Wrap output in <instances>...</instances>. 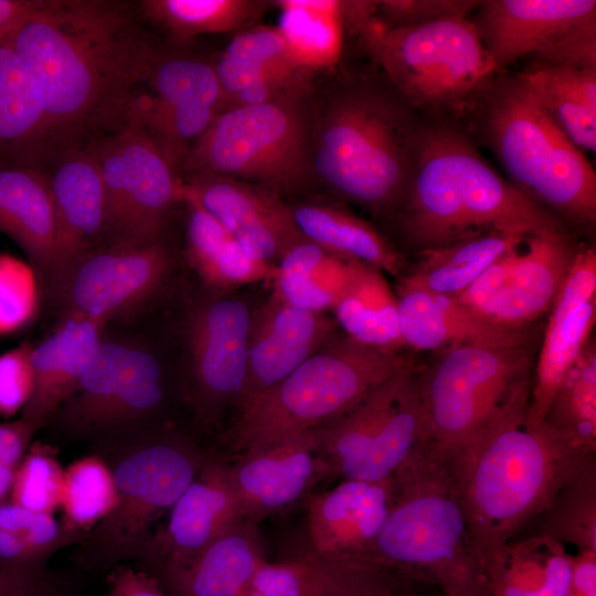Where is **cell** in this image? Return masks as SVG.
Masks as SVG:
<instances>
[{
	"instance_id": "1",
	"label": "cell",
	"mask_w": 596,
	"mask_h": 596,
	"mask_svg": "<svg viewBox=\"0 0 596 596\" xmlns=\"http://www.w3.org/2000/svg\"><path fill=\"white\" fill-rule=\"evenodd\" d=\"M8 42L30 77L56 160L127 126L160 53L131 6L117 0H42Z\"/></svg>"
},
{
	"instance_id": "2",
	"label": "cell",
	"mask_w": 596,
	"mask_h": 596,
	"mask_svg": "<svg viewBox=\"0 0 596 596\" xmlns=\"http://www.w3.org/2000/svg\"><path fill=\"white\" fill-rule=\"evenodd\" d=\"M312 187L395 216L406 193L423 121L381 73L336 65L306 91Z\"/></svg>"
},
{
	"instance_id": "3",
	"label": "cell",
	"mask_w": 596,
	"mask_h": 596,
	"mask_svg": "<svg viewBox=\"0 0 596 596\" xmlns=\"http://www.w3.org/2000/svg\"><path fill=\"white\" fill-rule=\"evenodd\" d=\"M530 386L524 384L478 434L443 458L483 573L596 453L545 422L529 426Z\"/></svg>"
},
{
	"instance_id": "4",
	"label": "cell",
	"mask_w": 596,
	"mask_h": 596,
	"mask_svg": "<svg viewBox=\"0 0 596 596\" xmlns=\"http://www.w3.org/2000/svg\"><path fill=\"white\" fill-rule=\"evenodd\" d=\"M395 216L418 253L488 232L519 236L566 232L482 157L451 118L423 121L416 163Z\"/></svg>"
},
{
	"instance_id": "5",
	"label": "cell",
	"mask_w": 596,
	"mask_h": 596,
	"mask_svg": "<svg viewBox=\"0 0 596 596\" xmlns=\"http://www.w3.org/2000/svg\"><path fill=\"white\" fill-rule=\"evenodd\" d=\"M464 116L507 180L530 200L583 228L596 223V174L520 75L499 71Z\"/></svg>"
},
{
	"instance_id": "6",
	"label": "cell",
	"mask_w": 596,
	"mask_h": 596,
	"mask_svg": "<svg viewBox=\"0 0 596 596\" xmlns=\"http://www.w3.org/2000/svg\"><path fill=\"white\" fill-rule=\"evenodd\" d=\"M393 500L369 562L443 596H488L485 573L444 460L423 445L393 475Z\"/></svg>"
},
{
	"instance_id": "7",
	"label": "cell",
	"mask_w": 596,
	"mask_h": 596,
	"mask_svg": "<svg viewBox=\"0 0 596 596\" xmlns=\"http://www.w3.org/2000/svg\"><path fill=\"white\" fill-rule=\"evenodd\" d=\"M413 362L400 351L375 349L337 336L238 411L233 445L243 453L317 429L350 411Z\"/></svg>"
},
{
	"instance_id": "8",
	"label": "cell",
	"mask_w": 596,
	"mask_h": 596,
	"mask_svg": "<svg viewBox=\"0 0 596 596\" xmlns=\"http://www.w3.org/2000/svg\"><path fill=\"white\" fill-rule=\"evenodd\" d=\"M309 82L263 104L226 105L189 150L180 175L230 178L281 199L312 188L306 108Z\"/></svg>"
},
{
	"instance_id": "9",
	"label": "cell",
	"mask_w": 596,
	"mask_h": 596,
	"mask_svg": "<svg viewBox=\"0 0 596 596\" xmlns=\"http://www.w3.org/2000/svg\"><path fill=\"white\" fill-rule=\"evenodd\" d=\"M373 62L416 113L434 118L464 115L499 72L468 18L389 30Z\"/></svg>"
},
{
	"instance_id": "10",
	"label": "cell",
	"mask_w": 596,
	"mask_h": 596,
	"mask_svg": "<svg viewBox=\"0 0 596 596\" xmlns=\"http://www.w3.org/2000/svg\"><path fill=\"white\" fill-rule=\"evenodd\" d=\"M531 365L529 345H465L439 352L416 375L422 445L445 458L466 444L531 382Z\"/></svg>"
},
{
	"instance_id": "11",
	"label": "cell",
	"mask_w": 596,
	"mask_h": 596,
	"mask_svg": "<svg viewBox=\"0 0 596 596\" xmlns=\"http://www.w3.org/2000/svg\"><path fill=\"white\" fill-rule=\"evenodd\" d=\"M117 501L111 512L78 542L89 568L136 563L155 522L169 512L198 475L203 459L187 444L169 438L134 440L108 462Z\"/></svg>"
},
{
	"instance_id": "12",
	"label": "cell",
	"mask_w": 596,
	"mask_h": 596,
	"mask_svg": "<svg viewBox=\"0 0 596 596\" xmlns=\"http://www.w3.org/2000/svg\"><path fill=\"white\" fill-rule=\"evenodd\" d=\"M413 363L336 419L317 428L327 475L382 481L423 441V412Z\"/></svg>"
},
{
	"instance_id": "13",
	"label": "cell",
	"mask_w": 596,
	"mask_h": 596,
	"mask_svg": "<svg viewBox=\"0 0 596 596\" xmlns=\"http://www.w3.org/2000/svg\"><path fill=\"white\" fill-rule=\"evenodd\" d=\"M106 200V244L162 237L182 200V179L153 140L135 126L92 141Z\"/></svg>"
},
{
	"instance_id": "14",
	"label": "cell",
	"mask_w": 596,
	"mask_h": 596,
	"mask_svg": "<svg viewBox=\"0 0 596 596\" xmlns=\"http://www.w3.org/2000/svg\"><path fill=\"white\" fill-rule=\"evenodd\" d=\"M578 248L567 232L526 236L455 297L497 324L528 328L551 309Z\"/></svg>"
},
{
	"instance_id": "15",
	"label": "cell",
	"mask_w": 596,
	"mask_h": 596,
	"mask_svg": "<svg viewBox=\"0 0 596 596\" xmlns=\"http://www.w3.org/2000/svg\"><path fill=\"white\" fill-rule=\"evenodd\" d=\"M225 106L213 63L160 51L127 126L148 135L180 173L191 147Z\"/></svg>"
},
{
	"instance_id": "16",
	"label": "cell",
	"mask_w": 596,
	"mask_h": 596,
	"mask_svg": "<svg viewBox=\"0 0 596 596\" xmlns=\"http://www.w3.org/2000/svg\"><path fill=\"white\" fill-rule=\"evenodd\" d=\"M163 396L161 365L151 352L102 340L61 411L75 432H111L146 418Z\"/></svg>"
},
{
	"instance_id": "17",
	"label": "cell",
	"mask_w": 596,
	"mask_h": 596,
	"mask_svg": "<svg viewBox=\"0 0 596 596\" xmlns=\"http://www.w3.org/2000/svg\"><path fill=\"white\" fill-rule=\"evenodd\" d=\"M171 266V252L162 237L148 243L106 244L82 256L56 289L68 316L106 323L153 296Z\"/></svg>"
},
{
	"instance_id": "18",
	"label": "cell",
	"mask_w": 596,
	"mask_h": 596,
	"mask_svg": "<svg viewBox=\"0 0 596 596\" xmlns=\"http://www.w3.org/2000/svg\"><path fill=\"white\" fill-rule=\"evenodd\" d=\"M252 313L235 298L199 304L188 320V347L194 397L205 416L237 406L246 377Z\"/></svg>"
},
{
	"instance_id": "19",
	"label": "cell",
	"mask_w": 596,
	"mask_h": 596,
	"mask_svg": "<svg viewBox=\"0 0 596 596\" xmlns=\"http://www.w3.org/2000/svg\"><path fill=\"white\" fill-rule=\"evenodd\" d=\"M241 520L228 466L203 460L164 526L151 535L134 564L157 576L191 560Z\"/></svg>"
},
{
	"instance_id": "20",
	"label": "cell",
	"mask_w": 596,
	"mask_h": 596,
	"mask_svg": "<svg viewBox=\"0 0 596 596\" xmlns=\"http://www.w3.org/2000/svg\"><path fill=\"white\" fill-rule=\"evenodd\" d=\"M550 318L531 379L526 421L540 426L564 376L590 334L596 319V252L579 247L551 307Z\"/></svg>"
},
{
	"instance_id": "21",
	"label": "cell",
	"mask_w": 596,
	"mask_h": 596,
	"mask_svg": "<svg viewBox=\"0 0 596 596\" xmlns=\"http://www.w3.org/2000/svg\"><path fill=\"white\" fill-rule=\"evenodd\" d=\"M337 336L336 322L324 312L295 307L272 294L252 313L238 411L281 382Z\"/></svg>"
},
{
	"instance_id": "22",
	"label": "cell",
	"mask_w": 596,
	"mask_h": 596,
	"mask_svg": "<svg viewBox=\"0 0 596 596\" xmlns=\"http://www.w3.org/2000/svg\"><path fill=\"white\" fill-rule=\"evenodd\" d=\"M184 192L213 215L252 257L270 266L305 237L289 203L258 185L222 177L182 179Z\"/></svg>"
},
{
	"instance_id": "23",
	"label": "cell",
	"mask_w": 596,
	"mask_h": 596,
	"mask_svg": "<svg viewBox=\"0 0 596 596\" xmlns=\"http://www.w3.org/2000/svg\"><path fill=\"white\" fill-rule=\"evenodd\" d=\"M471 21L498 71L535 60L578 25L596 19L594 0H486Z\"/></svg>"
},
{
	"instance_id": "24",
	"label": "cell",
	"mask_w": 596,
	"mask_h": 596,
	"mask_svg": "<svg viewBox=\"0 0 596 596\" xmlns=\"http://www.w3.org/2000/svg\"><path fill=\"white\" fill-rule=\"evenodd\" d=\"M228 469L242 518L251 521L291 505L326 475L317 429L243 451Z\"/></svg>"
},
{
	"instance_id": "25",
	"label": "cell",
	"mask_w": 596,
	"mask_h": 596,
	"mask_svg": "<svg viewBox=\"0 0 596 596\" xmlns=\"http://www.w3.org/2000/svg\"><path fill=\"white\" fill-rule=\"evenodd\" d=\"M57 237L49 280L55 288L85 254L105 245L106 200L93 142L66 152L47 171Z\"/></svg>"
},
{
	"instance_id": "26",
	"label": "cell",
	"mask_w": 596,
	"mask_h": 596,
	"mask_svg": "<svg viewBox=\"0 0 596 596\" xmlns=\"http://www.w3.org/2000/svg\"><path fill=\"white\" fill-rule=\"evenodd\" d=\"M393 476L382 481L342 479L307 504L312 552L369 562L393 500Z\"/></svg>"
},
{
	"instance_id": "27",
	"label": "cell",
	"mask_w": 596,
	"mask_h": 596,
	"mask_svg": "<svg viewBox=\"0 0 596 596\" xmlns=\"http://www.w3.org/2000/svg\"><path fill=\"white\" fill-rule=\"evenodd\" d=\"M396 298L402 340L413 349L441 352L465 345H529L528 328L497 324L455 296L436 294L401 279Z\"/></svg>"
},
{
	"instance_id": "28",
	"label": "cell",
	"mask_w": 596,
	"mask_h": 596,
	"mask_svg": "<svg viewBox=\"0 0 596 596\" xmlns=\"http://www.w3.org/2000/svg\"><path fill=\"white\" fill-rule=\"evenodd\" d=\"M395 575L360 560L310 553L259 566L243 596H393Z\"/></svg>"
},
{
	"instance_id": "29",
	"label": "cell",
	"mask_w": 596,
	"mask_h": 596,
	"mask_svg": "<svg viewBox=\"0 0 596 596\" xmlns=\"http://www.w3.org/2000/svg\"><path fill=\"white\" fill-rule=\"evenodd\" d=\"M104 326L96 319L68 316L52 334L33 347V391L22 409L23 419L40 428L61 409L102 342Z\"/></svg>"
},
{
	"instance_id": "30",
	"label": "cell",
	"mask_w": 596,
	"mask_h": 596,
	"mask_svg": "<svg viewBox=\"0 0 596 596\" xmlns=\"http://www.w3.org/2000/svg\"><path fill=\"white\" fill-rule=\"evenodd\" d=\"M56 160L30 77L8 42H0V170L46 172Z\"/></svg>"
},
{
	"instance_id": "31",
	"label": "cell",
	"mask_w": 596,
	"mask_h": 596,
	"mask_svg": "<svg viewBox=\"0 0 596 596\" xmlns=\"http://www.w3.org/2000/svg\"><path fill=\"white\" fill-rule=\"evenodd\" d=\"M253 522L238 521L191 560L156 577L172 596H243L265 562Z\"/></svg>"
},
{
	"instance_id": "32",
	"label": "cell",
	"mask_w": 596,
	"mask_h": 596,
	"mask_svg": "<svg viewBox=\"0 0 596 596\" xmlns=\"http://www.w3.org/2000/svg\"><path fill=\"white\" fill-rule=\"evenodd\" d=\"M0 232L25 252L35 273L50 277L56 251L57 222L46 172L0 170Z\"/></svg>"
},
{
	"instance_id": "33",
	"label": "cell",
	"mask_w": 596,
	"mask_h": 596,
	"mask_svg": "<svg viewBox=\"0 0 596 596\" xmlns=\"http://www.w3.org/2000/svg\"><path fill=\"white\" fill-rule=\"evenodd\" d=\"M292 219L305 238L340 256L402 278L407 265L397 249L368 221L330 202L289 204Z\"/></svg>"
},
{
	"instance_id": "34",
	"label": "cell",
	"mask_w": 596,
	"mask_h": 596,
	"mask_svg": "<svg viewBox=\"0 0 596 596\" xmlns=\"http://www.w3.org/2000/svg\"><path fill=\"white\" fill-rule=\"evenodd\" d=\"M572 555L542 535L505 544L485 571L488 596H567Z\"/></svg>"
},
{
	"instance_id": "35",
	"label": "cell",
	"mask_w": 596,
	"mask_h": 596,
	"mask_svg": "<svg viewBox=\"0 0 596 596\" xmlns=\"http://www.w3.org/2000/svg\"><path fill=\"white\" fill-rule=\"evenodd\" d=\"M540 106L579 149H596V68L531 65L520 73Z\"/></svg>"
},
{
	"instance_id": "36",
	"label": "cell",
	"mask_w": 596,
	"mask_h": 596,
	"mask_svg": "<svg viewBox=\"0 0 596 596\" xmlns=\"http://www.w3.org/2000/svg\"><path fill=\"white\" fill-rule=\"evenodd\" d=\"M355 263L305 238L276 264L273 294L302 309L332 310L351 281Z\"/></svg>"
},
{
	"instance_id": "37",
	"label": "cell",
	"mask_w": 596,
	"mask_h": 596,
	"mask_svg": "<svg viewBox=\"0 0 596 596\" xmlns=\"http://www.w3.org/2000/svg\"><path fill=\"white\" fill-rule=\"evenodd\" d=\"M337 323L351 340L375 349L398 351L404 345L397 298L382 270L358 262L334 308Z\"/></svg>"
},
{
	"instance_id": "38",
	"label": "cell",
	"mask_w": 596,
	"mask_h": 596,
	"mask_svg": "<svg viewBox=\"0 0 596 596\" xmlns=\"http://www.w3.org/2000/svg\"><path fill=\"white\" fill-rule=\"evenodd\" d=\"M523 238L488 232L423 251L418 253V262L401 279L436 294L456 296Z\"/></svg>"
},
{
	"instance_id": "39",
	"label": "cell",
	"mask_w": 596,
	"mask_h": 596,
	"mask_svg": "<svg viewBox=\"0 0 596 596\" xmlns=\"http://www.w3.org/2000/svg\"><path fill=\"white\" fill-rule=\"evenodd\" d=\"M274 4L281 10L277 29L299 66L320 71L341 62L344 29L339 1L279 0Z\"/></svg>"
},
{
	"instance_id": "40",
	"label": "cell",
	"mask_w": 596,
	"mask_h": 596,
	"mask_svg": "<svg viewBox=\"0 0 596 596\" xmlns=\"http://www.w3.org/2000/svg\"><path fill=\"white\" fill-rule=\"evenodd\" d=\"M139 7L171 36L187 41L203 34L237 33L255 25L275 4L270 0H143Z\"/></svg>"
},
{
	"instance_id": "41",
	"label": "cell",
	"mask_w": 596,
	"mask_h": 596,
	"mask_svg": "<svg viewBox=\"0 0 596 596\" xmlns=\"http://www.w3.org/2000/svg\"><path fill=\"white\" fill-rule=\"evenodd\" d=\"M213 66L228 105L256 79L307 70L294 60L277 28L259 24L237 32Z\"/></svg>"
},
{
	"instance_id": "42",
	"label": "cell",
	"mask_w": 596,
	"mask_h": 596,
	"mask_svg": "<svg viewBox=\"0 0 596 596\" xmlns=\"http://www.w3.org/2000/svg\"><path fill=\"white\" fill-rule=\"evenodd\" d=\"M577 552L596 551V453L588 455L550 504L526 526Z\"/></svg>"
},
{
	"instance_id": "43",
	"label": "cell",
	"mask_w": 596,
	"mask_h": 596,
	"mask_svg": "<svg viewBox=\"0 0 596 596\" xmlns=\"http://www.w3.org/2000/svg\"><path fill=\"white\" fill-rule=\"evenodd\" d=\"M117 489L108 461L99 455L74 460L64 472L62 524L81 540L114 509ZM79 542V541H78Z\"/></svg>"
},
{
	"instance_id": "44",
	"label": "cell",
	"mask_w": 596,
	"mask_h": 596,
	"mask_svg": "<svg viewBox=\"0 0 596 596\" xmlns=\"http://www.w3.org/2000/svg\"><path fill=\"white\" fill-rule=\"evenodd\" d=\"M575 444L596 451V344L585 345L561 382L544 421Z\"/></svg>"
},
{
	"instance_id": "45",
	"label": "cell",
	"mask_w": 596,
	"mask_h": 596,
	"mask_svg": "<svg viewBox=\"0 0 596 596\" xmlns=\"http://www.w3.org/2000/svg\"><path fill=\"white\" fill-rule=\"evenodd\" d=\"M64 472L57 450L34 441L14 471L9 500L32 511L54 513L61 505Z\"/></svg>"
},
{
	"instance_id": "46",
	"label": "cell",
	"mask_w": 596,
	"mask_h": 596,
	"mask_svg": "<svg viewBox=\"0 0 596 596\" xmlns=\"http://www.w3.org/2000/svg\"><path fill=\"white\" fill-rule=\"evenodd\" d=\"M39 305L36 273L23 260L0 253V336L26 326Z\"/></svg>"
},
{
	"instance_id": "47",
	"label": "cell",
	"mask_w": 596,
	"mask_h": 596,
	"mask_svg": "<svg viewBox=\"0 0 596 596\" xmlns=\"http://www.w3.org/2000/svg\"><path fill=\"white\" fill-rule=\"evenodd\" d=\"M0 529L19 536L45 563L61 547L79 541L53 513L32 511L10 500L0 503Z\"/></svg>"
},
{
	"instance_id": "48",
	"label": "cell",
	"mask_w": 596,
	"mask_h": 596,
	"mask_svg": "<svg viewBox=\"0 0 596 596\" xmlns=\"http://www.w3.org/2000/svg\"><path fill=\"white\" fill-rule=\"evenodd\" d=\"M480 1L476 0H381L376 14L389 29L416 26L439 20L468 18Z\"/></svg>"
},
{
	"instance_id": "49",
	"label": "cell",
	"mask_w": 596,
	"mask_h": 596,
	"mask_svg": "<svg viewBox=\"0 0 596 596\" xmlns=\"http://www.w3.org/2000/svg\"><path fill=\"white\" fill-rule=\"evenodd\" d=\"M23 342L0 355V415L10 417L22 411L33 391L31 353Z\"/></svg>"
},
{
	"instance_id": "50",
	"label": "cell",
	"mask_w": 596,
	"mask_h": 596,
	"mask_svg": "<svg viewBox=\"0 0 596 596\" xmlns=\"http://www.w3.org/2000/svg\"><path fill=\"white\" fill-rule=\"evenodd\" d=\"M0 596H66L46 570L0 563Z\"/></svg>"
},
{
	"instance_id": "51",
	"label": "cell",
	"mask_w": 596,
	"mask_h": 596,
	"mask_svg": "<svg viewBox=\"0 0 596 596\" xmlns=\"http://www.w3.org/2000/svg\"><path fill=\"white\" fill-rule=\"evenodd\" d=\"M106 596H172L160 581L135 564H121L107 576Z\"/></svg>"
},
{
	"instance_id": "52",
	"label": "cell",
	"mask_w": 596,
	"mask_h": 596,
	"mask_svg": "<svg viewBox=\"0 0 596 596\" xmlns=\"http://www.w3.org/2000/svg\"><path fill=\"white\" fill-rule=\"evenodd\" d=\"M38 429L36 425L22 417L15 422L0 424V464L17 469Z\"/></svg>"
},
{
	"instance_id": "53",
	"label": "cell",
	"mask_w": 596,
	"mask_h": 596,
	"mask_svg": "<svg viewBox=\"0 0 596 596\" xmlns=\"http://www.w3.org/2000/svg\"><path fill=\"white\" fill-rule=\"evenodd\" d=\"M567 596H596V551L572 555Z\"/></svg>"
},
{
	"instance_id": "54",
	"label": "cell",
	"mask_w": 596,
	"mask_h": 596,
	"mask_svg": "<svg viewBox=\"0 0 596 596\" xmlns=\"http://www.w3.org/2000/svg\"><path fill=\"white\" fill-rule=\"evenodd\" d=\"M41 3L42 0H0V42Z\"/></svg>"
},
{
	"instance_id": "55",
	"label": "cell",
	"mask_w": 596,
	"mask_h": 596,
	"mask_svg": "<svg viewBox=\"0 0 596 596\" xmlns=\"http://www.w3.org/2000/svg\"><path fill=\"white\" fill-rule=\"evenodd\" d=\"M15 469L0 464V503L9 500Z\"/></svg>"
},
{
	"instance_id": "56",
	"label": "cell",
	"mask_w": 596,
	"mask_h": 596,
	"mask_svg": "<svg viewBox=\"0 0 596 596\" xmlns=\"http://www.w3.org/2000/svg\"><path fill=\"white\" fill-rule=\"evenodd\" d=\"M393 596H424V595H416V594H405V593H396ZM443 596V595H441Z\"/></svg>"
}]
</instances>
